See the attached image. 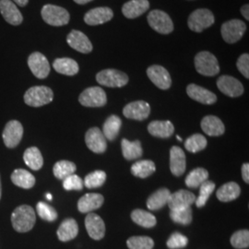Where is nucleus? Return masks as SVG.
Returning a JSON list of instances; mask_svg holds the SVG:
<instances>
[{"label": "nucleus", "mask_w": 249, "mask_h": 249, "mask_svg": "<svg viewBox=\"0 0 249 249\" xmlns=\"http://www.w3.org/2000/svg\"><path fill=\"white\" fill-rule=\"evenodd\" d=\"M90 1H92V0H74V2L79 4V5H85V4L89 3Z\"/></svg>", "instance_id": "52"}, {"label": "nucleus", "mask_w": 249, "mask_h": 249, "mask_svg": "<svg viewBox=\"0 0 249 249\" xmlns=\"http://www.w3.org/2000/svg\"><path fill=\"white\" fill-rule=\"evenodd\" d=\"M11 1L19 7H26L27 4L29 3V0H11Z\"/></svg>", "instance_id": "51"}, {"label": "nucleus", "mask_w": 249, "mask_h": 249, "mask_svg": "<svg viewBox=\"0 0 249 249\" xmlns=\"http://www.w3.org/2000/svg\"><path fill=\"white\" fill-rule=\"evenodd\" d=\"M0 13L6 21L13 26H18L23 21L21 12L11 0H0Z\"/></svg>", "instance_id": "15"}, {"label": "nucleus", "mask_w": 249, "mask_h": 249, "mask_svg": "<svg viewBox=\"0 0 249 249\" xmlns=\"http://www.w3.org/2000/svg\"><path fill=\"white\" fill-rule=\"evenodd\" d=\"M156 170L155 163L150 160H140L131 166L132 175L140 178H146L152 175Z\"/></svg>", "instance_id": "36"}, {"label": "nucleus", "mask_w": 249, "mask_h": 249, "mask_svg": "<svg viewBox=\"0 0 249 249\" xmlns=\"http://www.w3.org/2000/svg\"><path fill=\"white\" fill-rule=\"evenodd\" d=\"M170 218L175 223L182 225H188L192 222V209L190 207H186L171 210Z\"/></svg>", "instance_id": "39"}, {"label": "nucleus", "mask_w": 249, "mask_h": 249, "mask_svg": "<svg viewBox=\"0 0 249 249\" xmlns=\"http://www.w3.org/2000/svg\"><path fill=\"white\" fill-rule=\"evenodd\" d=\"M217 86L223 94L234 98L244 93V86L239 80L231 76L223 75L217 80Z\"/></svg>", "instance_id": "12"}, {"label": "nucleus", "mask_w": 249, "mask_h": 249, "mask_svg": "<svg viewBox=\"0 0 249 249\" xmlns=\"http://www.w3.org/2000/svg\"><path fill=\"white\" fill-rule=\"evenodd\" d=\"M129 249H152L154 241L149 236H132L126 241Z\"/></svg>", "instance_id": "43"}, {"label": "nucleus", "mask_w": 249, "mask_h": 249, "mask_svg": "<svg viewBox=\"0 0 249 249\" xmlns=\"http://www.w3.org/2000/svg\"><path fill=\"white\" fill-rule=\"evenodd\" d=\"M148 131L153 137L167 139L175 132V126L170 121H152L148 125Z\"/></svg>", "instance_id": "26"}, {"label": "nucleus", "mask_w": 249, "mask_h": 249, "mask_svg": "<svg viewBox=\"0 0 249 249\" xmlns=\"http://www.w3.org/2000/svg\"><path fill=\"white\" fill-rule=\"evenodd\" d=\"M194 63L196 71L203 76L213 77L220 72L218 59L213 53L208 51H201L196 53Z\"/></svg>", "instance_id": "3"}, {"label": "nucleus", "mask_w": 249, "mask_h": 249, "mask_svg": "<svg viewBox=\"0 0 249 249\" xmlns=\"http://www.w3.org/2000/svg\"><path fill=\"white\" fill-rule=\"evenodd\" d=\"M28 66L37 79L43 80L50 73V64L47 58L40 52H34L28 57Z\"/></svg>", "instance_id": "10"}, {"label": "nucleus", "mask_w": 249, "mask_h": 249, "mask_svg": "<svg viewBox=\"0 0 249 249\" xmlns=\"http://www.w3.org/2000/svg\"><path fill=\"white\" fill-rule=\"evenodd\" d=\"M79 102L85 107H105L107 103V93L100 87H89L80 93Z\"/></svg>", "instance_id": "9"}, {"label": "nucleus", "mask_w": 249, "mask_h": 249, "mask_svg": "<svg viewBox=\"0 0 249 249\" xmlns=\"http://www.w3.org/2000/svg\"><path fill=\"white\" fill-rule=\"evenodd\" d=\"M10 178L15 186L24 189L32 188L36 184V178L27 170H14Z\"/></svg>", "instance_id": "30"}, {"label": "nucleus", "mask_w": 249, "mask_h": 249, "mask_svg": "<svg viewBox=\"0 0 249 249\" xmlns=\"http://www.w3.org/2000/svg\"><path fill=\"white\" fill-rule=\"evenodd\" d=\"M150 9L148 0H130L124 3L122 7V13L125 18H136L142 16Z\"/></svg>", "instance_id": "24"}, {"label": "nucleus", "mask_w": 249, "mask_h": 249, "mask_svg": "<svg viewBox=\"0 0 249 249\" xmlns=\"http://www.w3.org/2000/svg\"><path fill=\"white\" fill-rule=\"evenodd\" d=\"M41 15L45 22L51 26L67 25L71 19V15L67 9L52 4L45 5L41 10Z\"/></svg>", "instance_id": "2"}, {"label": "nucleus", "mask_w": 249, "mask_h": 249, "mask_svg": "<svg viewBox=\"0 0 249 249\" xmlns=\"http://www.w3.org/2000/svg\"><path fill=\"white\" fill-rule=\"evenodd\" d=\"M121 125H122V121H121L120 117L116 115H112V116H109L107 118V121L105 122L102 132L107 140L113 142L118 136Z\"/></svg>", "instance_id": "32"}, {"label": "nucleus", "mask_w": 249, "mask_h": 249, "mask_svg": "<svg viewBox=\"0 0 249 249\" xmlns=\"http://www.w3.org/2000/svg\"><path fill=\"white\" fill-rule=\"evenodd\" d=\"M188 243L187 236L183 235L180 232H174L167 240V247L170 249H181L186 248Z\"/></svg>", "instance_id": "46"}, {"label": "nucleus", "mask_w": 249, "mask_h": 249, "mask_svg": "<svg viewBox=\"0 0 249 249\" xmlns=\"http://www.w3.org/2000/svg\"><path fill=\"white\" fill-rule=\"evenodd\" d=\"M121 146H122L123 156L126 160H135V159L140 158L142 155V143L140 141L129 142L125 139H123L122 142H121Z\"/></svg>", "instance_id": "34"}, {"label": "nucleus", "mask_w": 249, "mask_h": 249, "mask_svg": "<svg viewBox=\"0 0 249 249\" xmlns=\"http://www.w3.org/2000/svg\"><path fill=\"white\" fill-rule=\"evenodd\" d=\"M1 192H2V187H1V178H0V198H1Z\"/></svg>", "instance_id": "54"}, {"label": "nucleus", "mask_w": 249, "mask_h": 249, "mask_svg": "<svg viewBox=\"0 0 249 249\" xmlns=\"http://www.w3.org/2000/svg\"><path fill=\"white\" fill-rule=\"evenodd\" d=\"M177 139H178V141H179V142H182V141H183V140H182V138H181V137H179V136H177Z\"/></svg>", "instance_id": "55"}, {"label": "nucleus", "mask_w": 249, "mask_h": 249, "mask_svg": "<svg viewBox=\"0 0 249 249\" xmlns=\"http://www.w3.org/2000/svg\"><path fill=\"white\" fill-rule=\"evenodd\" d=\"M147 76L159 89H168L172 85L169 72L165 68L159 65H153L148 68Z\"/></svg>", "instance_id": "13"}, {"label": "nucleus", "mask_w": 249, "mask_h": 249, "mask_svg": "<svg viewBox=\"0 0 249 249\" xmlns=\"http://www.w3.org/2000/svg\"><path fill=\"white\" fill-rule=\"evenodd\" d=\"M53 99L52 89L46 86H35L27 89L24 94V102L32 107H44L50 104Z\"/></svg>", "instance_id": "4"}, {"label": "nucleus", "mask_w": 249, "mask_h": 249, "mask_svg": "<svg viewBox=\"0 0 249 249\" xmlns=\"http://www.w3.org/2000/svg\"><path fill=\"white\" fill-rule=\"evenodd\" d=\"M209 178V172L204 168H196L192 170L186 178V185L190 188L200 187Z\"/></svg>", "instance_id": "37"}, {"label": "nucleus", "mask_w": 249, "mask_h": 249, "mask_svg": "<svg viewBox=\"0 0 249 249\" xmlns=\"http://www.w3.org/2000/svg\"><path fill=\"white\" fill-rule=\"evenodd\" d=\"M77 166L70 160H59L53 165V172L54 177L64 180L75 173Z\"/></svg>", "instance_id": "38"}, {"label": "nucleus", "mask_w": 249, "mask_h": 249, "mask_svg": "<svg viewBox=\"0 0 249 249\" xmlns=\"http://www.w3.org/2000/svg\"><path fill=\"white\" fill-rule=\"evenodd\" d=\"M67 42L74 50L82 53H89L93 47L88 36L78 30H73L67 36Z\"/></svg>", "instance_id": "18"}, {"label": "nucleus", "mask_w": 249, "mask_h": 249, "mask_svg": "<svg viewBox=\"0 0 249 249\" xmlns=\"http://www.w3.org/2000/svg\"><path fill=\"white\" fill-rule=\"evenodd\" d=\"M187 93L190 98L203 105H213L217 101V96L213 92L196 84H189L187 87Z\"/></svg>", "instance_id": "22"}, {"label": "nucleus", "mask_w": 249, "mask_h": 249, "mask_svg": "<svg viewBox=\"0 0 249 249\" xmlns=\"http://www.w3.org/2000/svg\"><path fill=\"white\" fill-rule=\"evenodd\" d=\"M187 167L186 154L178 146H174L170 150V170L175 177H181Z\"/></svg>", "instance_id": "20"}, {"label": "nucleus", "mask_w": 249, "mask_h": 249, "mask_svg": "<svg viewBox=\"0 0 249 249\" xmlns=\"http://www.w3.org/2000/svg\"><path fill=\"white\" fill-rule=\"evenodd\" d=\"M231 245L236 249H248L249 247V230L235 231L231 236Z\"/></svg>", "instance_id": "44"}, {"label": "nucleus", "mask_w": 249, "mask_h": 249, "mask_svg": "<svg viewBox=\"0 0 249 249\" xmlns=\"http://www.w3.org/2000/svg\"><path fill=\"white\" fill-rule=\"evenodd\" d=\"M37 213L46 222H53L57 219V213L52 206L45 203V202H39L37 206Z\"/></svg>", "instance_id": "45"}, {"label": "nucleus", "mask_w": 249, "mask_h": 249, "mask_svg": "<svg viewBox=\"0 0 249 249\" xmlns=\"http://www.w3.org/2000/svg\"><path fill=\"white\" fill-rule=\"evenodd\" d=\"M200 124L205 133L212 137L221 136L225 131V126L223 124V121L217 116H205Z\"/></svg>", "instance_id": "25"}, {"label": "nucleus", "mask_w": 249, "mask_h": 249, "mask_svg": "<svg viewBox=\"0 0 249 249\" xmlns=\"http://www.w3.org/2000/svg\"><path fill=\"white\" fill-rule=\"evenodd\" d=\"M236 67L238 71L242 73V75L246 78L249 79V54L243 53L241 54L236 63Z\"/></svg>", "instance_id": "48"}, {"label": "nucleus", "mask_w": 249, "mask_h": 249, "mask_svg": "<svg viewBox=\"0 0 249 249\" xmlns=\"http://www.w3.org/2000/svg\"><path fill=\"white\" fill-rule=\"evenodd\" d=\"M107 181V174L104 171L96 170L86 176L83 181L84 186L87 188H97L102 187Z\"/></svg>", "instance_id": "40"}, {"label": "nucleus", "mask_w": 249, "mask_h": 249, "mask_svg": "<svg viewBox=\"0 0 249 249\" xmlns=\"http://www.w3.org/2000/svg\"><path fill=\"white\" fill-rule=\"evenodd\" d=\"M242 177L244 181L249 184V164L248 162L244 163L242 166Z\"/></svg>", "instance_id": "49"}, {"label": "nucleus", "mask_w": 249, "mask_h": 249, "mask_svg": "<svg viewBox=\"0 0 249 249\" xmlns=\"http://www.w3.org/2000/svg\"><path fill=\"white\" fill-rule=\"evenodd\" d=\"M131 219L134 223L144 228H152L157 223V220L154 215L141 209L134 210L131 213Z\"/></svg>", "instance_id": "35"}, {"label": "nucleus", "mask_w": 249, "mask_h": 249, "mask_svg": "<svg viewBox=\"0 0 249 249\" xmlns=\"http://www.w3.org/2000/svg\"><path fill=\"white\" fill-rule=\"evenodd\" d=\"M46 197H47V199H48V200H52V198H53V196H52L51 194L47 193V194H46Z\"/></svg>", "instance_id": "53"}, {"label": "nucleus", "mask_w": 249, "mask_h": 249, "mask_svg": "<svg viewBox=\"0 0 249 249\" xmlns=\"http://www.w3.org/2000/svg\"><path fill=\"white\" fill-rule=\"evenodd\" d=\"M104 196L98 193H88L81 196L78 202V209L81 213H89L98 210L104 204Z\"/></svg>", "instance_id": "23"}, {"label": "nucleus", "mask_w": 249, "mask_h": 249, "mask_svg": "<svg viewBox=\"0 0 249 249\" xmlns=\"http://www.w3.org/2000/svg\"><path fill=\"white\" fill-rule=\"evenodd\" d=\"M99 84L109 88H121L128 82L127 75L123 71L108 69L99 72L96 75Z\"/></svg>", "instance_id": "7"}, {"label": "nucleus", "mask_w": 249, "mask_h": 249, "mask_svg": "<svg viewBox=\"0 0 249 249\" xmlns=\"http://www.w3.org/2000/svg\"><path fill=\"white\" fill-rule=\"evenodd\" d=\"M247 25L241 19H231L224 22L221 28V34L223 40L227 44H235L245 35Z\"/></svg>", "instance_id": "8"}, {"label": "nucleus", "mask_w": 249, "mask_h": 249, "mask_svg": "<svg viewBox=\"0 0 249 249\" xmlns=\"http://www.w3.org/2000/svg\"><path fill=\"white\" fill-rule=\"evenodd\" d=\"M148 23L155 32L160 35H169L174 31V23L169 15L160 9L151 10L149 13Z\"/></svg>", "instance_id": "6"}, {"label": "nucleus", "mask_w": 249, "mask_h": 249, "mask_svg": "<svg viewBox=\"0 0 249 249\" xmlns=\"http://www.w3.org/2000/svg\"><path fill=\"white\" fill-rule=\"evenodd\" d=\"M53 70L57 73L67 76H74L79 71V64L74 59L69 57L56 58L53 63Z\"/></svg>", "instance_id": "28"}, {"label": "nucleus", "mask_w": 249, "mask_h": 249, "mask_svg": "<svg viewBox=\"0 0 249 249\" xmlns=\"http://www.w3.org/2000/svg\"><path fill=\"white\" fill-rule=\"evenodd\" d=\"M196 198L194 193L185 189H180L175 193L170 194L167 204L169 206L170 210L186 208L190 207L193 203H195Z\"/></svg>", "instance_id": "21"}, {"label": "nucleus", "mask_w": 249, "mask_h": 249, "mask_svg": "<svg viewBox=\"0 0 249 249\" xmlns=\"http://www.w3.org/2000/svg\"><path fill=\"white\" fill-rule=\"evenodd\" d=\"M151 114V107L145 101H136L129 103L123 109V115L126 118L142 121Z\"/></svg>", "instance_id": "14"}, {"label": "nucleus", "mask_w": 249, "mask_h": 249, "mask_svg": "<svg viewBox=\"0 0 249 249\" xmlns=\"http://www.w3.org/2000/svg\"><path fill=\"white\" fill-rule=\"evenodd\" d=\"M85 227L90 238L101 240L106 234V224L103 219L95 213H89L85 218Z\"/></svg>", "instance_id": "19"}, {"label": "nucleus", "mask_w": 249, "mask_h": 249, "mask_svg": "<svg viewBox=\"0 0 249 249\" xmlns=\"http://www.w3.org/2000/svg\"><path fill=\"white\" fill-rule=\"evenodd\" d=\"M206 147H207V140L201 134H194L190 136L185 142V148L187 149V151L193 153L202 151Z\"/></svg>", "instance_id": "41"}, {"label": "nucleus", "mask_w": 249, "mask_h": 249, "mask_svg": "<svg viewBox=\"0 0 249 249\" xmlns=\"http://www.w3.org/2000/svg\"><path fill=\"white\" fill-rule=\"evenodd\" d=\"M36 222L35 210L28 205H22L16 208L11 215V223L15 231L27 232L31 231Z\"/></svg>", "instance_id": "1"}, {"label": "nucleus", "mask_w": 249, "mask_h": 249, "mask_svg": "<svg viewBox=\"0 0 249 249\" xmlns=\"http://www.w3.org/2000/svg\"><path fill=\"white\" fill-rule=\"evenodd\" d=\"M114 18L113 10L108 7H100L89 10L85 16L84 21L89 26H96L107 23Z\"/></svg>", "instance_id": "17"}, {"label": "nucleus", "mask_w": 249, "mask_h": 249, "mask_svg": "<svg viewBox=\"0 0 249 249\" xmlns=\"http://www.w3.org/2000/svg\"><path fill=\"white\" fill-rule=\"evenodd\" d=\"M79 232V226L78 223L74 219H66L60 224L58 230H57V236L58 239L62 242L74 239Z\"/></svg>", "instance_id": "27"}, {"label": "nucleus", "mask_w": 249, "mask_h": 249, "mask_svg": "<svg viewBox=\"0 0 249 249\" xmlns=\"http://www.w3.org/2000/svg\"><path fill=\"white\" fill-rule=\"evenodd\" d=\"M241 13L242 15L244 16V18H246L247 20L249 19V4H246L244 5L242 8H241Z\"/></svg>", "instance_id": "50"}, {"label": "nucleus", "mask_w": 249, "mask_h": 249, "mask_svg": "<svg viewBox=\"0 0 249 249\" xmlns=\"http://www.w3.org/2000/svg\"><path fill=\"white\" fill-rule=\"evenodd\" d=\"M170 192L168 188H160L149 196L147 200V207L151 211L160 210L165 204H167L169 199Z\"/></svg>", "instance_id": "31"}, {"label": "nucleus", "mask_w": 249, "mask_h": 249, "mask_svg": "<svg viewBox=\"0 0 249 249\" xmlns=\"http://www.w3.org/2000/svg\"><path fill=\"white\" fill-rule=\"evenodd\" d=\"M22 136L23 126L17 120H11L8 122L2 134L4 143L9 149L17 147L22 139Z\"/></svg>", "instance_id": "11"}, {"label": "nucleus", "mask_w": 249, "mask_h": 249, "mask_svg": "<svg viewBox=\"0 0 249 249\" xmlns=\"http://www.w3.org/2000/svg\"><path fill=\"white\" fill-rule=\"evenodd\" d=\"M214 189H215V184L213 181H210V180L205 181L204 183L200 186L199 196L196 197V201H195L197 208L204 207L209 197L213 194Z\"/></svg>", "instance_id": "42"}, {"label": "nucleus", "mask_w": 249, "mask_h": 249, "mask_svg": "<svg viewBox=\"0 0 249 249\" xmlns=\"http://www.w3.org/2000/svg\"><path fill=\"white\" fill-rule=\"evenodd\" d=\"M23 160L25 161L27 166L34 171L41 169L44 164L42 153L36 147H31L27 149L23 154Z\"/></svg>", "instance_id": "33"}, {"label": "nucleus", "mask_w": 249, "mask_h": 249, "mask_svg": "<svg viewBox=\"0 0 249 249\" xmlns=\"http://www.w3.org/2000/svg\"><path fill=\"white\" fill-rule=\"evenodd\" d=\"M85 142L89 150L95 153L107 151V139L98 127H91L85 135Z\"/></svg>", "instance_id": "16"}, {"label": "nucleus", "mask_w": 249, "mask_h": 249, "mask_svg": "<svg viewBox=\"0 0 249 249\" xmlns=\"http://www.w3.org/2000/svg\"><path fill=\"white\" fill-rule=\"evenodd\" d=\"M215 22L214 14L207 9H198L194 10L188 17L187 24L191 31L195 33H201L205 29L213 25Z\"/></svg>", "instance_id": "5"}, {"label": "nucleus", "mask_w": 249, "mask_h": 249, "mask_svg": "<svg viewBox=\"0 0 249 249\" xmlns=\"http://www.w3.org/2000/svg\"><path fill=\"white\" fill-rule=\"evenodd\" d=\"M241 189L235 182H229L224 184L217 190L216 196L222 202H230L240 196Z\"/></svg>", "instance_id": "29"}, {"label": "nucleus", "mask_w": 249, "mask_h": 249, "mask_svg": "<svg viewBox=\"0 0 249 249\" xmlns=\"http://www.w3.org/2000/svg\"><path fill=\"white\" fill-rule=\"evenodd\" d=\"M83 180L77 175L73 174L71 176L65 178L63 180V187L66 190H82L83 188Z\"/></svg>", "instance_id": "47"}]
</instances>
